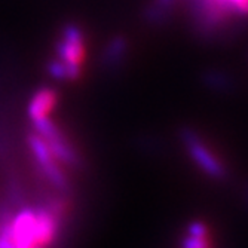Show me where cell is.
<instances>
[{"label":"cell","instance_id":"cell-11","mask_svg":"<svg viewBox=\"0 0 248 248\" xmlns=\"http://www.w3.org/2000/svg\"><path fill=\"white\" fill-rule=\"evenodd\" d=\"M49 75L57 79V80H65V69H64V62L60 61V60H55V61H51L49 62Z\"/></svg>","mask_w":248,"mask_h":248},{"label":"cell","instance_id":"cell-8","mask_svg":"<svg viewBox=\"0 0 248 248\" xmlns=\"http://www.w3.org/2000/svg\"><path fill=\"white\" fill-rule=\"evenodd\" d=\"M128 51V43L124 37L118 36L108 42V46L104 51L103 61L107 67H118Z\"/></svg>","mask_w":248,"mask_h":248},{"label":"cell","instance_id":"cell-12","mask_svg":"<svg viewBox=\"0 0 248 248\" xmlns=\"http://www.w3.org/2000/svg\"><path fill=\"white\" fill-rule=\"evenodd\" d=\"M183 248H210V238L187 236L183 241Z\"/></svg>","mask_w":248,"mask_h":248},{"label":"cell","instance_id":"cell-13","mask_svg":"<svg viewBox=\"0 0 248 248\" xmlns=\"http://www.w3.org/2000/svg\"><path fill=\"white\" fill-rule=\"evenodd\" d=\"M207 83L208 85H214V86L228 88V78L221 76L220 73H211V75L207 76Z\"/></svg>","mask_w":248,"mask_h":248},{"label":"cell","instance_id":"cell-5","mask_svg":"<svg viewBox=\"0 0 248 248\" xmlns=\"http://www.w3.org/2000/svg\"><path fill=\"white\" fill-rule=\"evenodd\" d=\"M15 248H34L36 244V210L21 208L11 221Z\"/></svg>","mask_w":248,"mask_h":248},{"label":"cell","instance_id":"cell-2","mask_svg":"<svg viewBox=\"0 0 248 248\" xmlns=\"http://www.w3.org/2000/svg\"><path fill=\"white\" fill-rule=\"evenodd\" d=\"M27 141H29V147L34 156L40 171L49 180V183L61 192L69 189V180H67V175L61 170L58 161L54 157L48 143L36 132L29 134Z\"/></svg>","mask_w":248,"mask_h":248},{"label":"cell","instance_id":"cell-4","mask_svg":"<svg viewBox=\"0 0 248 248\" xmlns=\"http://www.w3.org/2000/svg\"><path fill=\"white\" fill-rule=\"evenodd\" d=\"M58 60L64 64L82 65L85 60L83 31L76 24H69L62 29V39L57 43Z\"/></svg>","mask_w":248,"mask_h":248},{"label":"cell","instance_id":"cell-1","mask_svg":"<svg viewBox=\"0 0 248 248\" xmlns=\"http://www.w3.org/2000/svg\"><path fill=\"white\" fill-rule=\"evenodd\" d=\"M180 137H182V141L193 162L208 177L214 180H224L228 177L226 167L211 152V149L202 141L196 131H193L192 128H182L180 129Z\"/></svg>","mask_w":248,"mask_h":248},{"label":"cell","instance_id":"cell-10","mask_svg":"<svg viewBox=\"0 0 248 248\" xmlns=\"http://www.w3.org/2000/svg\"><path fill=\"white\" fill-rule=\"evenodd\" d=\"M187 232L190 236L208 238V228H207V224L202 223V221H192L187 228Z\"/></svg>","mask_w":248,"mask_h":248},{"label":"cell","instance_id":"cell-9","mask_svg":"<svg viewBox=\"0 0 248 248\" xmlns=\"http://www.w3.org/2000/svg\"><path fill=\"white\" fill-rule=\"evenodd\" d=\"M177 0H153L146 11V18L152 24H162L167 21L168 14L175 6Z\"/></svg>","mask_w":248,"mask_h":248},{"label":"cell","instance_id":"cell-14","mask_svg":"<svg viewBox=\"0 0 248 248\" xmlns=\"http://www.w3.org/2000/svg\"><path fill=\"white\" fill-rule=\"evenodd\" d=\"M34 248H43V247H40V245H36Z\"/></svg>","mask_w":248,"mask_h":248},{"label":"cell","instance_id":"cell-3","mask_svg":"<svg viewBox=\"0 0 248 248\" xmlns=\"http://www.w3.org/2000/svg\"><path fill=\"white\" fill-rule=\"evenodd\" d=\"M33 126H34V132L48 143L54 157L58 162L69 167H79L80 164L79 155L75 152L72 144L67 141V139L60 132L58 126L49 118L34 121Z\"/></svg>","mask_w":248,"mask_h":248},{"label":"cell","instance_id":"cell-7","mask_svg":"<svg viewBox=\"0 0 248 248\" xmlns=\"http://www.w3.org/2000/svg\"><path fill=\"white\" fill-rule=\"evenodd\" d=\"M57 101L58 94L52 88H40L37 93H34L27 106V115L30 121L34 122L43 118H49L51 111L57 106Z\"/></svg>","mask_w":248,"mask_h":248},{"label":"cell","instance_id":"cell-6","mask_svg":"<svg viewBox=\"0 0 248 248\" xmlns=\"http://www.w3.org/2000/svg\"><path fill=\"white\" fill-rule=\"evenodd\" d=\"M60 229V216L49 207L36 208V244L46 248L49 247Z\"/></svg>","mask_w":248,"mask_h":248}]
</instances>
